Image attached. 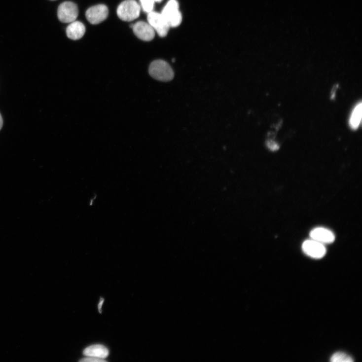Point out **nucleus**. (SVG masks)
Segmentation results:
<instances>
[{
  "instance_id": "obj_16",
  "label": "nucleus",
  "mask_w": 362,
  "mask_h": 362,
  "mask_svg": "<svg viewBox=\"0 0 362 362\" xmlns=\"http://www.w3.org/2000/svg\"><path fill=\"white\" fill-rule=\"evenodd\" d=\"M267 146L272 150H276L278 149L279 147L277 144L274 142H269L267 143Z\"/></svg>"
},
{
  "instance_id": "obj_18",
  "label": "nucleus",
  "mask_w": 362,
  "mask_h": 362,
  "mask_svg": "<svg viewBox=\"0 0 362 362\" xmlns=\"http://www.w3.org/2000/svg\"><path fill=\"white\" fill-rule=\"evenodd\" d=\"M3 124V118H2V117L1 114H0V131H1V129L2 128Z\"/></svg>"
},
{
  "instance_id": "obj_5",
  "label": "nucleus",
  "mask_w": 362,
  "mask_h": 362,
  "mask_svg": "<svg viewBox=\"0 0 362 362\" xmlns=\"http://www.w3.org/2000/svg\"><path fill=\"white\" fill-rule=\"evenodd\" d=\"M78 14V8L75 4L72 2H65L58 8V16L60 21L63 23L74 21Z\"/></svg>"
},
{
  "instance_id": "obj_6",
  "label": "nucleus",
  "mask_w": 362,
  "mask_h": 362,
  "mask_svg": "<svg viewBox=\"0 0 362 362\" xmlns=\"http://www.w3.org/2000/svg\"><path fill=\"white\" fill-rule=\"evenodd\" d=\"M302 249L306 255L317 259L323 257L326 252L324 244L312 239L305 241Z\"/></svg>"
},
{
  "instance_id": "obj_4",
  "label": "nucleus",
  "mask_w": 362,
  "mask_h": 362,
  "mask_svg": "<svg viewBox=\"0 0 362 362\" xmlns=\"http://www.w3.org/2000/svg\"><path fill=\"white\" fill-rule=\"evenodd\" d=\"M147 20L160 36L165 37L167 35L170 27L161 13L151 11L148 13Z\"/></svg>"
},
{
  "instance_id": "obj_10",
  "label": "nucleus",
  "mask_w": 362,
  "mask_h": 362,
  "mask_svg": "<svg viewBox=\"0 0 362 362\" xmlns=\"http://www.w3.org/2000/svg\"><path fill=\"white\" fill-rule=\"evenodd\" d=\"M85 25L80 21H73L68 26L67 30V36L72 40L81 38L85 34Z\"/></svg>"
},
{
  "instance_id": "obj_19",
  "label": "nucleus",
  "mask_w": 362,
  "mask_h": 362,
  "mask_svg": "<svg viewBox=\"0 0 362 362\" xmlns=\"http://www.w3.org/2000/svg\"><path fill=\"white\" fill-rule=\"evenodd\" d=\"M154 2H161L162 0H154Z\"/></svg>"
},
{
  "instance_id": "obj_3",
  "label": "nucleus",
  "mask_w": 362,
  "mask_h": 362,
  "mask_svg": "<svg viewBox=\"0 0 362 362\" xmlns=\"http://www.w3.org/2000/svg\"><path fill=\"white\" fill-rule=\"evenodd\" d=\"M170 27L176 28L182 22V16L177 0H170L161 13Z\"/></svg>"
},
{
  "instance_id": "obj_11",
  "label": "nucleus",
  "mask_w": 362,
  "mask_h": 362,
  "mask_svg": "<svg viewBox=\"0 0 362 362\" xmlns=\"http://www.w3.org/2000/svg\"><path fill=\"white\" fill-rule=\"evenodd\" d=\"M83 354L88 357L104 359L108 357L109 351L105 346L95 345L86 348L83 352Z\"/></svg>"
},
{
  "instance_id": "obj_1",
  "label": "nucleus",
  "mask_w": 362,
  "mask_h": 362,
  "mask_svg": "<svg viewBox=\"0 0 362 362\" xmlns=\"http://www.w3.org/2000/svg\"><path fill=\"white\" fill-rule=\"evenodd\" d=\"M149 74L155 80L162 82H169L174 78V71L170 65L161 60L152 62L148 69Z\"/></svg>"
},
{
  "instance_id": "obj_9",
  "label": "nucleus",
  "mask_w": 362,
  "mask_h": 362,
  "mask_svg": "<svg viewBox=\"0 0 362 362\" xmlns=\"http://www.w3.org/2000/svg\"><path fill=\"white\" fill-rule=\"evenodd\" d=\"M311 239L323 244H329L333 243L335 236L330 230L324 227H317L310 232Z\"/></svg>"
},
{
  "instance_id": "obj_17",
  "label": "nucleus",
  "mask_w": 362,
  "mask_h": 362,
  "mask_svg": "<svg viewBox=\"0 0 362 362\" xmlns=\"http://www.w3.org/2000/svg\"><path fill=\"white\" fill-rule=\"evenodd\" d=\"M103 302H104V299L101 298L100 303L98 305V308L100 313H101V307Z\"/></svg>"
},
{
  "instance_id": "obj_8",
  "label": "nucleus",
  "mask_w": 362,
  "mask_h": 362,
  "mask_svg": "<svg viewBox=\"0 0 362 362\" xmlns=\"http://www.w3.org/2000/svg\"><path fill=\"white\" fill-rule=\"evenodd\" d=\"M132 29L136 36L144 41H150L154 37L155 31L148 23L139 21L132 25Z\"/></svg>"
},
{
  "instance_id": "obj_13",
  "label": "nucleus",
  "mask_w": 362,
  "mask_h": 362,
  "mask_svg": "<svg viewBox=\"0 0 362 362\" xmlns=\"http://www.w3.org/2000/svg\"><path fill=\"white\" fill-rule=\"evenodd\" d=\"M332 362H352L354 361L352 357L343 352L334 353L330 358Z\"/></svg>"
},
{
  "instance_id": "obj_7",
  "label": "nucleus",
  "mask_w": 362,
  "mask_h": 362,
  "mask_svg": "<svg viewBox=\"0 0 362 362\" xmlns=\"http://www.w3.org/2000/svg\"><path fill=\"white\" fill-rule=\"evenodd\" d=\"M109 13L108 7L105 5H98L88 9L86 16L88 21L93 24H99L105 20Z\"/></svg>"
},
{
  "instance_id": "obj_2",
  "label": "nucleus",
  "mask_w": 362,
  "mask_h": 362,
  "mask_svg": "<svg viewBox=\"0 0 362 362\" xmlns=\"http://www.w3.org/2000/svg\"><path fill=\"white\" fill-rule=\"evenodd\" d=\"M141 6L135 0H125L117 9V15L125 21H132L137 19L140 14Z\"/></svg>"
},
{
  "instance_id": "obj_15",
  "label": "nucleus",
  "mask_w": 362,
  "mask_h": 362,
  "mask_svg": "<svg viewBox=\"0 0 362 362\" xmlns=\"http://www.w3.org/2000/svg\"><path fill=\"white\" fill-rule=\"evenodd\" d=\"M80 362H106V360H103L102 359L100 358H94V357H91L90 358H83L79 361Z\"/></svg>"
},
{
  "instance_id": "obj_14",
  "label": "nucleus",
  "mask_w": 362,
  "mask_h": 362,
  "mask_svg": "<svg viewBox=\"0 0 362 362\" xmlns=\"http://www.w3.org/2000/svg\"><path fill=\"white\" fill-rule=\"evenodd\" d=\"M140 1L142 8L145 12L149 13L152 11L155 2L154 0H140Z\"/></svg>"
},
{
  "instance_id": "obj_12",
  "label": "nucleus",
  "mask_w": 362,
  "mask_h": 362,
  "mask_svg": "<svg viewBox=\"0 0 362 362\" xmlns=\"http://www.w3.org/2000/svg\"><path fill=\"white\" fill-rule=\"evenodd\" d=\"M362 103L360 102L355 107L350 118V126L353 129H357L360 125L362 120Z\"/></svg>"
}]
</instances>
